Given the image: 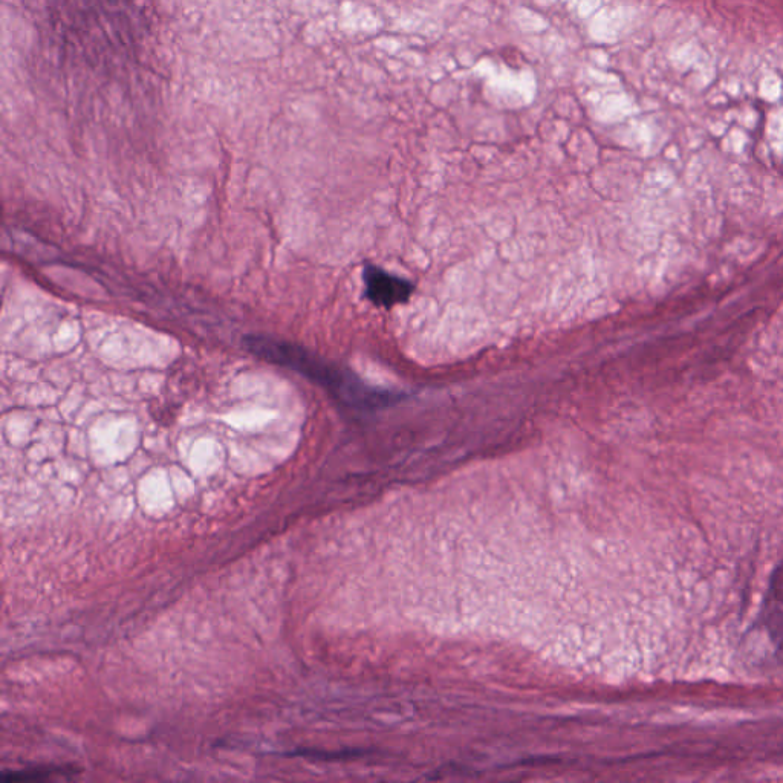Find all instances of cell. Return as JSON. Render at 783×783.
<instances>
[{
	"label": "cell",
	"mask_w": 783,
	"mask_h": 783,
	"mask_svg": "<svg viewBox=\"0 0 783 783\" xmlns=\"http://www.w3.org/2000/svg\"><path fill=\"white\" fill-rule=\"evenodd\" d=\"M363 280L366 296L374 305L384 306V308L407 302L413 293L410 280L387 273L377 265L364 267Z\"/></svg>",
	"instance_id": "obj_2"
},
{
	"label": "cell",
	"mask_w": 783,
	"mask_h": 783,
	"mask_svg": "<svg viewBox=\"0 0 783 783\" xmlns=\"http://www.w3.org/2000/svg\"><path fill=\"white\" fill-rule=\"evenodd\" d=\"M247 345L250 351L256 352L260 357L302 372L312 381L322 384L348 406L358 407V409H377L400 400V395L364 384L351 372L335 368L332 364L325 363L296 346L262 337L248 338Z\"/></svg>",
	"instance_id": "obj_1"
}]
</instances>
